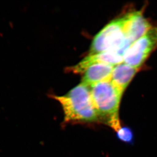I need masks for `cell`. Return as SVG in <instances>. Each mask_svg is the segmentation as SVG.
<instances>
[{
  "label": "cell",
  "instance_id": "cell-9",
  "mask_svg": "<svg viewBox=\"0 0 157 157\" xmlns=\"http://www.w3.org/2000/svg\"><path fill=\"white\" fill-rule=\"evenodd\" d=\"M117 137L122 142L127 144L133 143L134 133L132 129L128 127H121L117 131Z\"/></svg>",
  "mask_w": 157,
  "mask_h": 157
},
{
  "label": "cell",
  "instance_id": "cell-7",
  "mask_svg": "<svg viewBox=\"0 0 157 157\" xmlns=\"http://www.w3.org/2000/svg\"><path fill=\"white\" fill-rule=\"evenodd\" d=\"M114 67L106 64L90 66L84 72L82 82L90 87L100 82L110 80Z\"/></svg>",
  "mask_w": 157,
  "mask_h": 157
},
{
  "label": "cell",
  "instance_id": "cell-8",
  "mask_svg": "<svg viewBox=\"0 0 157 157\" xmlns=\"http://www.w3.org/2000/svg\"><path fill=\"white\" fill-rule=\"evenodd\" d=\"M138 69L124 62L118 64L113 68L110 82L123 94Z\"/></svg>",
  "mask_w": 157,
  "mask_h": 157
},
{
  "label": "cell",
  "instance_id": "cell-2",
  "mask_svg": "<svg viewBox=\"0 0 157 157\" xmlns=\"http://www.w3.org/2000/svg\"><path fill=\"white\" fill-rule=\"evenodd\" d=\"M90 89L92 100L99 120L117 131L121 127L119 110L123 94L110 80L97 83Z\"/></svg>",
  "mask_w": 157,
  "mask_h": 157
},
{
  "label": "cell",
  "instance_id": "cell-1",
  "mask_svg": "<svg viewBox=\"0 0 157 157\" xmlns=\"http://www.w3.org/2000/svg\"><path fill=\"white\" fill-rule=\"evenodd\" d=\"M53 98L61 104L64 123H95L100 121L92 100L90 87L80 83L62 96Z\"/></svg>",
  "mask_w": 157,
  "mask_h": 157
},
{
  "label": "cell",
  "instance_id": "cell-5",
  "mask_svg": "<svg viewBox=\"0 0 157 157\" xmlns=\"http://www.w3.org/2000/svg\"><path fill=\"white\" fill-rule=\"evenodd\" d=\"M124 31L126 38L131 44L140 38L152 28L140 11L124 15Z\"/></svg>",
  "mask_w": 157,
  "mask_h": 157
},
{
  "label": "cell",
  "instance_id": "cell-4",
  "mask_svg": "<svg viewBox=\"0 0 157 157\" xmlns=\"http://www.w3.org/2000/svg\"><path fill=\"white\" fill-rule=\"evenodd\" d=\"M157 46V28H151L131 45L124 55V63L139 69Z\"/></svg>",
  "mask_w": 157,
  "mask_h": 157
},
{
  "label": "cell",
  "instance_id": "cell-3",
  "mask_svg": "<svg viewBox=\"0 0 157 157\" xmlns=\"http://www.w3.org/2000/svg\"><path fill=\"white\" fill-rule=\"evenodd\" d=\"M124 17L111 21L95 36L89 55L114 52L124 56L132 44L126 38L124 31Z\"/></svg>",
  "mask_w": 157,
  "mask_h": 157
},
{
  "label": "cell",
  "instance_id": "cell-6",
  "mask_svg": "<svg viewBox=\"0 0 157 157\" xmlns=\"http://www.w3.org/2000/svg\"><path fill=\"white\" fill-rule=\"evenodd\" d=\"M124 62V56L120 53L114 52H102L89 55L77 65L72 67L71 70L76 73H84L90 66L97 64H106L117 65Z\"/></svg>",
  "mask_w": 157,
  "mask_h": 157
}]
</instances>
